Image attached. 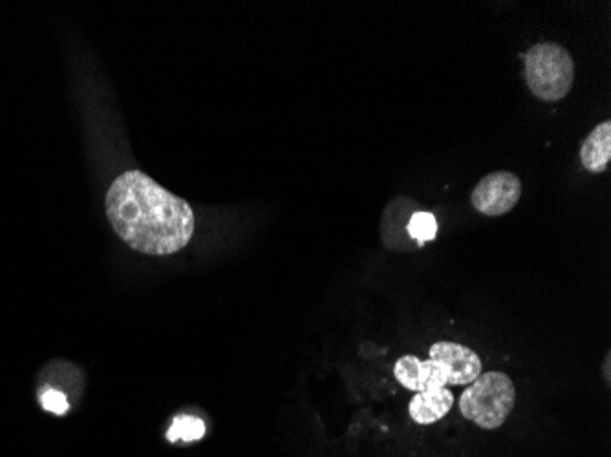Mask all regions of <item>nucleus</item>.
Returning a JSON list of instances; mask_svg holds the SVG:
<instances>
[{
  "mask_svg": "<svg viewBox=\"0 0 611 457\" xmlns=\"http://www.w3.org/2000/svg\"><path fill=\"white\" fill-rule=\"evenodd\" d=\"M105 207L119 238L143 255H174L193 238L191 205L145 172H123L112 181Z\"/></svg>",
  "mask_w": 611,
  "mask_h": 457,
  "instance_id": "nucleus-1",
  "label": "nucleus"
},
{
  "mask_svg": "<svg viewBox=\"0 0 611 457\" xmlns=\"http://www.w3.org/2000/svg\"><path fill=\"white\" fill-rule=\"evenodd\" d=\"M524 74L533 96L546 103H557L573 88L575 63L564 46L538 43L524 55Z\"/></svg>",
  "mask_w": 611,
  "mask_h": 457,
  "instance_id": "nucleus-2",
  "label": "nucleus"
},
{
  "mask_svg": "<svg viewBox=\"0 0 611 457\" xmlns=\"http://www.w3.org/2000/svg\"><path fill=\"white\" fill-rule=\"evenodd\" d=\"M515 403L516 390L511 377L502 372H487L461 394L460 410L465 419L483 430H496L507 421Z\"/></svg>",
  "mask_w": 611,
  "mask_h": 457,
  "instance_id": "nucleus-3",
  "label": "nucleus"
},
{
  "mask_svg": "<svg viewBox=\"0 0 611 457\" xmlns=\"http://www.w3.org/2000/svg\"><path fill=\"white\" fill-rule=\"evenodd\" d=\"M522 196V181L509 171L487 174L472 189L471 202L478 213L502 216L513 211Z\"/></svg>",
  "mask_w": 611,
  "mask_h": 457,
  "instance_id": "nucleus-4",
  "label": "nucleus"
},
{
  "mask_svg": "<svg viewBox=\"0 0 611 457\" xmlns=\"http://www.w3.org/2000/svg\"><path fill=\"white\" fill-rule=\"evenodd\" d=\"M394 375L401 386L412 392H436L452 383L449 368L438 359L421 361L416 355H403L397 359Z\"/></svg>",
  "mask_w": 611,
  "mask_h": 457,
  "instance_id": "nucleus-5",
  "label": "nucleus"
},
{
  "mask_svg": "<svg viewBox=\"0 0 611 457\" xmlns=\"http://www.w3.org/2000/svg\"><path fill=\"white\" fill-rule=\"evenodd\" d=\"M430 359L443 362L451 372V386H465L476 381L483 372L482 359L476 351L458 344V342L441 341L432 344Z\"/></svg>",
  "mask_w": 611,
  "mask_h": 457,
  "instance_id": "nucleus-6",
  "label": "nucleus"
},
{
  "mask_svg": "<svg viewBox=\"0 0 611 457\" xmlns=\"http://www.w3.org/2000/svg\"><path fill=\"white\" fill-rule=\"evenodd\" d=\"M611 161V121L606 119L591 130L580 147V163L593 174L608 169Z\"/></svg>",
  "mask_w": 611,
  "mask_h": 457,
  "instance_id": "nucleus-7",
  "label": "nucleus"
},
{
  "mask_svg": "<svg viewBox=\"0 0 611 457\" xmlns=\"http://www.w3.org/2000/svg\"><path fill=\"white\" fill-rule=\"evenodd\" d=\"M454 406V394L449 388L436 392H419L410 399L408 414L419 425H432L443 419Z\"/></svg>",
  "mask_w": 611,
  "mask_h": 457,
  "instance_id": "nucleus-8",
  "label": "nucleus"
},
{
  "mask_svg": "<svg viewBox=\"0 0 611 457\" xmlns=\"http://www.w3.org/2000/svg\"><path fill=\"white\" fill-rule=\"evenodd\" d=\"M205 436V423L194 415L174 417L171 428L167 430V439L171 443H194Z\"/></svg>",
  "mask_w": 611,
  "mask_h": 457,
  "instance_id": "nucleus-9",
  "label": "nucleus"
},
{
  "mask_svg": "<svg viewBox=\"0 0 611 457\" xmlns=\"http://www.w3.org/2000/svg\"><path fill=\"white\" fill-rule=\"evenodd\" d=\"M407 233L418 245L432 242L438 236V220L429 211H416L408 220Z\"/></svg>",
  "mask_w": 611,
  "mask_h": 457,
  "instance_id": "nucleus-10",
  "label": "nucleus"
},
{
  "mask_svg": "<svg viewBox=\"0 0 611 457\" xmlns=\"http://www.w3.org/2000/svg\"><path fill=\"white\" fill-rule=\"evenodd\" d=\"M39 401L46 412L54 415H65L70 410V403L66 399V395L54 388H48L39 395Z\"/></svg>",
  "mask_w": 611,
  "mask_h": 457,
  "instance_id": "nucleus-11",
  "label": "nucleus"
}]
</instances>
